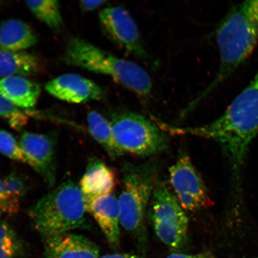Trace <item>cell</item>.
Returning a JSON list of instances; mask_svg holds the SVG:
<instances>
[{
	"mask_svg": "<svg viewBox=\"0 0 258 258\" xmlns=\"http://www.w3.org/2000/svg\"><path fill=\"white\" fill-rule=\"evenodd\" d=\"M177 132L220 144L230 160L234 184L239 185L248 151L258 134V70L220 117L202 126L179 128Z\"/></svg>",
	"mask_w": 258,
	"mask_h": 258,
	"instance_id": "cell-1",
	"label": "cell"
},
{
	"mask_svg": "<svg viewBox=\"0 0 258 258\" xmlns=\"http://www.w3.org/2000/svg\"><path fill=\"white\" fill-rule=\"evenodd\" d=\"M219 67L215 79L183 111L186 115L227 80L253 52L258 42V0L233 6L216 31Z\"/></svg>",
	"mask_w": 258,
	"mask_h": 258,
	"instance_id": "cell-2",
	"label": "cell"
},
{
	"mask_svg": "<svg viewBox=\"0 0 258 258\" xmlns=\"http://www.w3.org/2000/svg\"><path fill=\"white\" fill-rule=\"evenodd\" d=\"M67 64L107 76L137 95L147 98L152 92L153 82L143 68L122 59L81 38L67 44L63 55Z\"/></svg>",
	"mask_w": 258,
	"mask_h": 258,
	"instance_id": "cell-3",
	"label": "cell"
},
{
	"mask_svg": "<svg viewBox=\"0 0 258 258\" xmlns=\"http://www.w3.org/2000/svg\"><path fill=\"white\" fill-rule=\"evenodd\" d=\"M85 196L80 186L66 182L41 198L29 209L32 223L43 236L70 233L86 224Z\"/></svg>",
	"mask_w": 258,
	"mask_h": 258,
	"instance_id": "cell-4",
	"label": "cell"
},
{
	"mask_svg": "<svg viewBox=\"0 0 258 258\" xmlns=\"http://www.w3.org/2000/svg\"><path fill=\"white\" fill-rule=\"evenodd\" d=\"M154 171L149 167L127 166L118 198L121 226L141 247L146 246V215L156 185Z\"/></svg>",
	"mask_w": 258,
	"mask_h": 258,
	"instance_id": "cell-5",
	"label": "cell"
},
{
	"mask_svg": "<svg viewBox=\"0 0 258 258\" xmlns=\"http://www.w3.org/2000/svg\"><path fill=\"white\" fill-rule=\"evenodd\" d=\"M116 143L123 153L147 157L162 152L167 147L163 130L139 113L124 111L111 121Z\"/></svg>",
	"mask_w": 258,
	"mask_h": 258,
	"instance_id": "cell-6",
	"label": "cell"
},
{
	"mask_svg": "<svg viewBox=\"0 0 258 258\" xmlns=\"http://www.w3.org/2000/svg\"><path fill=\"white\" fill-rule=\"evenodd\" d=\"M150 217L158 238L174 251L188 244V218L176 196L167 187L156 185L151 199Z\"/></svg>",
	"mask_w": 258,
	"mask_h": 258,
	"instance_id": "cell-7",
	"label": "cell"
},
{
	"mask_svg": "<svg viewBox=\"0 0 258 258\" xmlns=\"http://www.w3.org/2000/svg\"><path fill=\"white\" fill-rule=\"evenodd\" d=\"M169 179L174 195L185 211L196 212L211 206L207 188L186 154L170 167Z\"/></svg>",
	"mask_w": 258,
	"mask_h": 258,
	"instance_id": "cell-8",
	"label": "cell"
},
{
	"mask_svg": "<svg viewBox=\"0 0 258 258\" xmlns=\"http://www.w3.org/2000/svg\"><path fill=\"white\" fill-rule=\"evenodd\" d=\"M99 18L102 30L115 44L135 56L147 57L136 22L127 10L121 6L106 8L99 12Z\"/></svg>",
	"mask_w": 258,
	"mask_h": 258,
	"instance_id": "cell-9",
	"label": "cell"
},
{
	"mask_svg": "<svg viewBox=\"0 0 258 258\" xmlns=\"http://www.w3.org/2000/svg\"><path fill=\"white\" fill-rule=\"evenodd\" d=\"M19 144L31 162V167L43 177L50 187L56 182L55 147L52 138L47 135L24 132Z\"/></svg>",
	"mask_w": 258,
	"mask_h": 258,
	"instance_id": "cell-10",
	"label": "cell"
},
{
	"mask_svg": "<svg viewBox=\"0 0 258 258\" xmlns=\"http://www.w3.org/2000/svg\"><path fill=\"white\" fill-rule=\"evenodd\" d=\"M46 91L55 98L73 104L99 101L104 96L102 89L92 80L76 74H66L48 82Z\"/></svg>",
	"mask_w": 258,
	"mask_h": 258,
	"instance_id": "cell-11",
	"label": "cell"
},
{
	"mask_svg": "<svg viewBox=\"0 0 258 258\" xmlns=\"http://www.w3.org/2000/svg\"><path fill=\"white\" fill-rule=\"evenodd\" d=\"M87 211L92 214L112 249L120 245L121 221L118 198L114 194L86 200Z\"/></svg>",
	"mask_w": 258,
	"mask_h": 258,
	"instance_id": "cell-12",
	"label": "cell"
},
{
	"mask_svg": "<svg viewBox=\"0 0 258 258\" xmlns=\"http://www.w3.org/2000/svg\"><path fill=\"white\" fill-rule=\"evenodd\" d=\"M43 241L44 258H100L98 246L82 235H48Z\"/></svg>",
	"mask_w": 258,
	"mask_h": 258,
	"instance_id": "cell-13",
	"label": "cell"
},
{
	"mask_svg": "<svg viewBox=\"0 0 258 258\" xmlns=\"http://www.w3.org/2000/svg\"><path fill=\"white\" fill-rule=\"evenodd\" d=\"M117 184V177L111 167L101 160L89 161L80 183L85 200L112 193Z\"/></svg>",
	"mask_w": 258,
	"mask_h": 258,
	"instance_id": "cell-14",
	"label": "cell"
},
{
	"mask_svg": "<svg viewBox=\"0 0 258 258\" xmlns=\"http://www.w3.org/2000/svg\"><path fill=\"white\" fill-rule=\"evenodd\" d=\"M40 92V86L25 77L11 76L0 79V95L19 108H33Z\"/></svg>",
	"mask_w": 258,
	"mask_h": 258,
	"instance_id": "cell-15",
	"label": "cell"
},
{
	"mask_svg": "<svg viewBox=\"0 0 258 258\" xmlns=\"http://www.w3.org/2000/svg\"><path fill=\"white\" fill-rule=\"evenodd\" d=\"M37 41L33 30L24 21L11 19L0 25V50L25 51Z\"/></svg>",
	"mask_w": 258,
	"mask_h": 258,
	"instance_id": "cell-16",
	"label": "cell"
},
{
	"mask_svg": "<svg viewBox=\"0 0 258 258\" xmlns=\"http://www.w3.org/2000/svg\"><path fill=\"white\" fill-rule=\"evenodd\" d=\"M39 58L25 51L0 50V78L11 76L27 77L41 72Z\"/></svg>",
	"mask_w": 258,
	"mask_h": 258,
	"instance_id": "cell-17",
	"label": "cell"
},
{
	"mask_svg": "<svg viewBox=\"0 0 258 258\" xmlns=\"http://www.w3.org/2000/svg\"><path fill=\"white\" fill-rule=\"evenodd\" d=\"M87 120L90 134L109 156L115 159L123 155L116 143L111 121L95 111L89 112Z\"/></svg>",
	"mask_w": 258,
	"mask_h": 258,
	"instance_id": "cell-18",
	"label": "cell"
},
{
	"mask_svg": "<svg viewBox=\"0 0 258 258\" xmlns=\"http://www.w3.org/2000/svg\"><path fill=\"white\" fill-rule=\"evenodd\" d=\"M25 5L38 20L53 30L59 28L62 18L59 3L54 0L27 1Z\"/></svg>",
	"mask_w": 258,
	"mask_h": 258,
	"instance_id": "cell-19",
	"label": "cell"
},
{
	"mask_svg": "<svg viewBox=\"0 0 258 258\" xmlns=\"http://www.w3.org/2000/svg\"><path fill=\"white\" fill-rule=\"evenodd\" d=\"M25 247L23 242L11 225L0 222V258H21Z\"/></svg>",
	"mask_w": 258,
	"mask_h": 258,
	"instance_id": "cell-20",
	"label": "cell"
},
{
	"mask_svg": "<svg viewBox=\"0 0 258 258\" xmlns=\"http://www.w3.org/2000/svg\"><path fill=\"white\" fill-rule=\"evenodd\" d=\"M0 154L9 159L27 164L31 166L30 161L22 150L20 144L8 131L0 128Z\"/></svg>",
	"mask_w": 258,
	"mask_h": 258,
	"instance_id": "cell-21",
	"label": "cell"
},
{
	"mask_svg": "<svg viewBox=\"0 0 258 258\" xmlns=\"http://www.w3.org/2000/svg\"><path fill=\"white\" fill-rule=\"evenodd\" d=\"M0 118L7 119L12 127L19 129L27 123L28 117L21 108L17 107L0 95Z\"/></svg>",
	"mask_w": 258,
	"mask_h": 258,
	"instance_id": "cell-22",
	"label": "cell"
},
{
	"mask_svg": "<svg viewBox=\"0 0 258 258\" xmlns=\"http://www.w3.org/2000/svg\"><path fill=\"white\" fill-rule=\"evenodd\" d=\"M3 182L9 195L16 201L21 202L28 189L24 177L19 173L13 172L3 179Z\"/></svg>",
	"mask_w": 258,
	"mask_h": 258,
	"instance_id": "cell-23",
	"label": "cell"
},
{
	"mask_svg": "<svg viewBox=\"0 0 258 258\" xmlns=\"http://www.w3.org/2000/svg\"><path fill=\"white\" fill-rule=\"evenodd\" d=\"M21 202L9 195L3 180L0 179V214L14 215L20 209Z\"/></svg>",
	"mask_w": 258,
	"mask_h": 258,
	"instance_id": "cell-24",
	"label": "cell"
},
{
	"mask_svg": "<svg viewBox=\"0 0 258 258\" xmlns=\"http://www.w3.org/2000/svg\"><path fill=\"white\" fill-rule=\"evenodd\" d=\"M104 0L99 1H81L79 2L80 8L86 12H92L99 9L106 3Z\"/></svg>",
	"mask_w": 258,
	"mask_h": 258,
	"instance_id": "cell-25",
	"label": "cell"
},
{
	"mask_svg": "<svg viewBox=\"0 0 258 258\" xmlns=\"http://www.w3.org/2000/svg\"><path fill=\"white\" fill-rule=\"evenodd\" d=\"M166 258H216L211 253H200L196 254H184L179 252H174L170 254Z\"/></svg>",
	"mask_w": 258,
	"mask_h": 258,
	"instance_id": "cell-26",
	"label": "cell"
},
{
	"mask_svg": "<svg viewBox=\"0 0 258 258\" xmlns=\"http://www.w3.org/2000/svg\"><path fill=\"white\" fill-rule=\"evenodd\" d=\"M100 258H144L143 257L135 255V254L128 253H115L112 254H106V255L100 257Z\"/></svg>",
	"mask_w": 258,
	"mask_h": 258,
	"instance_id": "cell-27",
	"label": "cell"
},
{
	"mask_svg": "<svg viewBox=\"0 0 258 258\" xmlns=\"http://www.w3.org/2000/svg\"><path fill=\"white\" fill-rule=\"evenodd\" d=\"M254 258H258V256H257V257H254Z\"/></svg>",
	"mask_w": 258,
	"mask_h": 258,
	"instance_id": "cell-28",
	"label": "cell"
},
{
	"mask_svg": "<svg viewBox=\"0 0 258 258\" xmlns=\"http://www.w3.org/2000/svg\"><path fill=\"white\" fill-rule=\"evenodd\" d=\"M0 3H1V2H0Z\"/></svg>",
	"mask_w": 258,
	"mask_h": 258,
	"instance_id": "cell-29",
	"label": "cell"
}]
</instances>
